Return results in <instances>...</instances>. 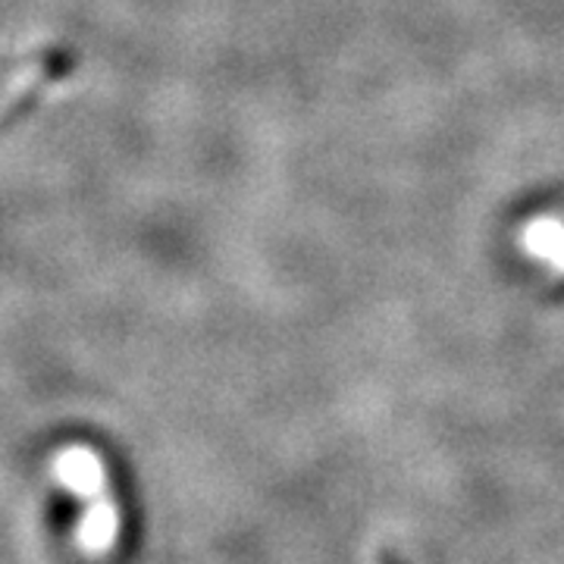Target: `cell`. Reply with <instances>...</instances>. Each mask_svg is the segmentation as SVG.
<instances>
[{"instance_id": "4", "label": "cell", "mask_w": 564, "mask_h": 564, "mask_svg": "<svg viewBox=\"0 0 564 564\" xmlns=\"http://www.w3.org/2000/svg\"><path fill=\"white\" fill-rule=\"evenodd\" d=\"M377 564H383V562H377Z\"/></svg>"}, {"instance_id": "1", "label": "cell", "mask_w": 564, "mask_h": 564, "mask_svg": "<svg viewBox=\"0 0 564 564\" xmlns=\"http://www.w3.org/2000/svg\"><path fill=\"white\" fill-rule=\"evenodd\" d=\"M54 474H57V484L88 502L107 496V467L101 455L88 445H66L54 458Z\"/></svg>"}, {"instance_id": "2", "label": "cell", "mask_w": 564, "mask_h": 564, "mask_svg": "<svg viewBox=\"0 0 564 564\" xmlns=\"http://www.w3.org/2000/svg\"><path fill=\"white\" fill-rule=\"evenodd\" d=\"M518 245L530 261L545 267L549 273L564 276V220L555 214H543L533 217L530 223L521 226L518 232Z\"/></svg>"}, {"instance_id": "3", "label": "cell", "mask_w": 564, "mask_h": 564, "mask_svg": "<svg viewBox=\"0 0 564 564\" xmlns=\"http://www.w3.org/2000/svg\"><path fill=\"white\" fill-rule=\"evenodd\" d=\"M117 533H120V511H117L113 499H110V496L91 499L79 521L82 549L91 552V555L107 552V549L113 545V540H117Z\"/></svg>"}]
</instances>
